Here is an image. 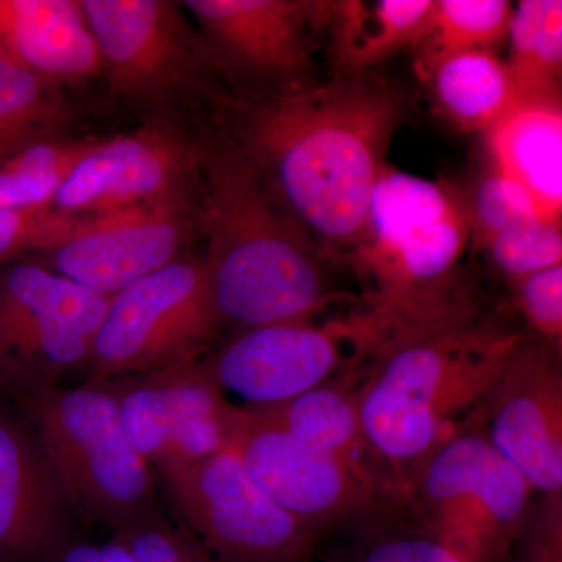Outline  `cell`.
<instances>
[{
    "mask_svg": "<svg viewBox=\"0 0 562 562\" xmlns=\"http://www.w3.org/2000/svg\"><path fill=\"white\" fill-rule=\"evenodd\" d=\"M483 249L512 281L562 265L561 222L543 217L525 222L495 236Z\"/></svg>",
    "mask_w": 562,
    "mask_h": 562,
    "instance_id": "27",
    "label": "cell"
},
{
    "mask_svg": "<svg viewBox=\"0 0 562 562\" xmlns=\"http://www.w3.org/2000/svg\"><path fill=\"white\" fill-rule=\"evenodd\" d=\"M490 162L530 192L547 220L561 222V101H519L484 133Z\"/></svg>",
    "mask_w": 562,
    "mask_h": 562,
    "instance_id": "20",
    "label": "cell"
},
{
    "mask_svg": "<svg viewBox=\"0 0 562 562\" xmlns=\"http://www.w3.org/2000/svg\"><path fill=\"white\" fill-rule=\"evenodd\" d=\"M192 217L183 191L131 209L81 216L33 261L99 294L113 295L180 260Z\"/></svg>",
    "mask_w": 562,
    "mask_h": 562,
    "instance_id": "11",
    "label": "cell"
},
{
    "mask_svg": "<svg viewBox=\"0 0 562 562\" xmlns=\"http://www.w3.org/2000/svg\"><path fill=\"white\" fill-rule=\"evenodd\" d=\"M406 494L425 532L468 562H506L535 506V490L483 428H458L420 465Z\"/></svg>",
    "mask_w": 562,
    "mask_h": 562,
    "instance_id": "6",
    "label": "cell"
},
{
    "mask_svg": "<svg viewBox=\"0 0 562 562\" xmlns=\"http://www.w3.org/2000/svg\"><path fill=\"white\" fill-rule=\"evenodd\" d=\"M514 5L508 0H435L414 49L419 58L461 52H494L508 40Z\"/></svg>",
    "mask_w": 562,
    "mask_h": 562,
    "instance_id": "25",
    "label": "cell"
},
{
    "mask_svg": "<svg viewBox=\"0 0 562 562\" xmlns=\"http://www.w3.org/2000/svg\"><path fill=\"white\" fill-rule=\"evenodd\" d=\"M514 302L535 336L561 349L562 265L513 280Z\"/></svg>",
    "mask_w": 562,
    "mask_h": 562,
    "instance_id": "28",
    "label": "cell"
},
{
    "mask_svg": "<svg viewBox=\"0 0 562 562\" xmlns=\"http://www.w3.org/2000/svg\"><path fill=\"white\" fill-rule=\"evenodd\" d=\"M52 562H135L120 536L110 541L88 543L72 541Z\"/></svg>",
    "mask_w": 562,
    "mask_h": 562,
    "instance_id": "37",
    "label": "cell"
},
{
    "mask_svg": "<svg viewBox=\"0 0 562 562\" xmlns=\"http://www.w3.org/2000/svg\"><path fill=\"white\" fill-rule=\"evenodd\" d=\"M114 535L135 562H213L190 531L173 527L160 512Z\"/></svg>",
    "mask_w": 562,
    "mask_h": 562,
    "instance_id": "30",
    "label": "cell"
},
{
    "mask_svg": "<svg viewBox=\"0 0 562 562\" xmlns=\"http://www.w3.org/2000/svg\"><path fill=\"white\" fill-rule=\"evenodd\" d=\"M480 408L492 446L535 492L562 494V373L557 349L536 338L516 342Z\"/></svg>",
    "mask_w": 562,
    "mask_h": 562,
    "instance_id": "15",
    "label": "cell"
},
{
    "mask_svg": "<svg viewBox=\"0 0 562 562\" xmlns=\"http://www.w3.org/2000/svg\"><path fill=\"white\" fill-rule=\"evenodd\" d=\"M198 220L221 324L243 330L313 321L336 299L324 250L273 194L239 143L203 150Z\"/></svg>",
    "mask_w": 562,
    "mask_h": 562,
    "instance_id": "2",
    "label": "cell"
},
{
    "mask_svg": "<svg viewBox=\"0 0 562 562\" xmlns=\"http://www.w3.org/2000/svg\"><path fill=\"white\" fill-rule=\"evenodd\" d=\"M244 408L283 428L299 441L373 473L364 461L369 449L362 435L357 391H350L338 379L279 405Z\"/></svg>",
    "mask_w": 562,
    "mask_h": 562,
    "instance_id": "23",
    "label": "cell"
},
{
    "mask_svg": "<svg viewBox=\"0 0 562 562\" xmlns=\"http://www.w3.org/2000/svg\"><path fill=\"white\" fill-rule=\"evenodd\" d=\"M439 113L454 127L490 132L517 102L506 63L494 52H461L419 58Z\"/></svg>",
    "mask_w": 562,
    "mask_h": 562,
    "instance_id": "22",
    "label": "cell"
},
{
    "mask_svg": "<svg viewBox=\"0 0 562 562\" xmlns=\"http://www.w3.org/2000/svg\"><path fill=\"white\" fill-rule=\"evenodd\" d=\"M520 338L469 312L398 333L369 351L373 362L357 390L362 435L406 492L420 465L460 428L462 414L482 406Z\"/></svg>",
    "mask_w": 562,
    "mask_h": 562,
    "instance_id": "3",
    "label": "cell"
},
{
    "mask_svg": "<svg viewBox=\"0 0 562 562\" xmlns=\"http://www.w3.org/2000/svg\"><path fill=\"white\" fill-rule=\"evenodd\" d=\"M102 139H44L25 147L3 162L0 168L33 173V176L57 177L66 180Z\"/></svg>",
    "mask_w": 562,
    "mask_h": 562,
    "instance_id": "32",
    "label": "cell"
},
{
    "mask_svg": "<svg viewBox=\"0 0 562 562\" xmlns=\"http://www.w3.org/2000/svg\"><path fill=\"white\" fill-rule=\"evenodd\" d=\"M358 562H468L427 532L392 536L373 543Z\"/></svg>",
    "mask_w": 562,
    "mask_h": 562,
    "instance_id": "35",
    "label": "cell"
},
{
    "mask_svg": "<svg viewBox=\"0 0 562 562\" xmlns=\"http://www.w3.org/2000/svg\"><path fill=\"white\" fill-rule=\"evenodd\" d=\"M346 342L353 344L350 319L281 322L243 330L198 366L224 394L231 392L246 401L244 406L260 408L336 379Z\"/></svg>",
    "mask_w": 562,
    "mask_h": 562,
    "instance_id": "16",
    "label": "cell"
},
{
    "mask_svg": "<svg viewBox=\"0 0 562 562\" xmlns=\"http://www.w3.org/2000/svg\"><path fill=\"white\" fill-rule=\"evenodd\" d=\"M236 133L281 205L324 254L360 241L405 92L372 70L236 103Z\"/></svg>",
    "mask_w": 562,
    "mask_h": 562,
    "instance_id": "1",
    "label": "cell"
},
{
    "mask_svg": "<svg viewBox=\"0 0 562 562\" xmlns=\"http://www.w3.org/2000/svg\"><path fill=\"white\" fill-rule=\"evenodd\" d=\"M221 65L276 92L314 87L317 35L327 31L333 2L312 0H187ZM203 43V44H205Z\"/></svg>",
    "mask_w": 562,
    "mask_h": 562,
    "instance_id": "13",
    "label": "cell"
},
{
    "mask_svg": "<svg viewBox=\"0 0 562 562\" xmlns=\"http://www.w3.org/2000/svg\"><path fill=\"white\" fill-rule=\"evenodd\" d=\"M542 7L543 0H522L514 7L508 32L509 58L505 63L513 79L517 101L527 98L530 90Z\"/></svg>",
    "mask_w": 562,
    "mask_h": 562,
    "instance_id": "33",
    "label": "cell"
},
{
    "mask_svg": "<svg viewBox=\"0 0 562 562\" xmlns=\"http://www.w3.org/2000/svg\"><path fill=\"white\" fill-rule=\"evenodd\" d=\"M63 183L57 177L33 176L0 168V211H20L49 205Z\"/></svg>",
    "mask_w": 562,
    "mask_h": 562,
    "instance_id": "36",
    "label": "cell"
},
{
    "mask_svg": "<svg viewBox=\"0 0 562 562\" xmlns=\"http://www.w3.org/2000/svg\"><path fill=\"white\" fill-rule=\"evenodd\" d=\"M520 538L522 562H562V494L542 495Z\"/></svg>",
    "mask_w": 562,
    "mask_h": 562,
    "instance_id": "34",
    "label": "cell"
},
{
    "mask_svg": "<svg viewBox=\"0 0 562 562\" xmlns=\"http://www.w3.org/2000/svg\"><path fill=\"white\" fill-rule=\"evenodd\" d=\"M231 447L254 483L281 509L316 531L371 509L375 475L255 416L238 406Z\"/></svg>",
    "mask_w": 562,
    "mask_h": 562,
    "instance_id": "12",
    "label": "cell"
},
{
    "mask_svg": "<svg viewBox=\"0 0 562 562\" xmlns=\"http://www.w3.org/2000/svg\"><path fill=\"white\" fill-rule=\"evenodd\" d=\"M435 0L333 2L331 58L336 76L368 72L406 47H416Z\"/></svg>",
    "mask_w": 562,
    "mask_h": 562,
    "instance_id": "21",
    "label": "cell"
},
{
    "mask_svg": "<svg viewBox=\"0 0 562 562\" xmlns=\"http://www.w3.org/2000/svg\"><path fill=\"white\" fill-rule=\"evenodd\" d=\"M462 198L468 210L472 241L480 247L516 225L539 217L547 220L530 192L491 162L473 181L471 190L462 191Z\"/></svg>",
    "mask_w": 562,
    "mask_h": 562,
    "instance_id": "26",
    "label": "cell"
},
{
    "mask_svg": "<svg viewBox=\"0 0 562 562\" xmlns=\"http://www.w3.org/2000/svg\"><path fill=\"white\" fill-rule=\"evenodd\" d=\"M9 403L31 425L74 516L117 532L160 512L157 472L133 447L105 383L50 387Z\"/></svg>",
    "mask_w": 562,
    "mask_h": 562,
    "instance_id": "5",
    "label": "cell"
},
{
    "mask_svg": "<svg viewBox=\"0 0 562 562\" xmlns=\"http://www.w3.org/2000/svg\"><path fill=\"white\" fill-rule=\"evenodd\" d=\"M161 482L213 562H305L312 554L314 531L254 483L231 446Z\"/></svg>",
    "mask_w": 562,
    "mask_h": 562,
    "instance_id": "9",
    "label": "cell"
},
{
    "mask_svg": "<svg viewBox=\"0 0 562 562\" xmlns=\"http://www.w3.org/2000/svg\"><path fill=\"white\" fill-rule=\"evenodd\" d=\"M110 302L33 260L0 266V401L87 372Z\"/></svg>",
    "mask_w": 562,
    "mask_h": 562,
    "instance_id": "7",
    "label": "cell"
},
{
    "mask_svg": "<svg viewBox=\"0 0 562 562\" xmlns=\"http://www.w3.org/2000/svg\"><path fill=\"white\" fill-rule=\"evenodd\" d=\"M471 239L461 190L384 166L346 255L369 283V308L353 317L358 350L472 312L458 279Z\"/></svg>",
    "mask_w": 562,
    "mask_h": 562,
    "instance_id": "4",
    "label": "cell"
},
{
    "mask_svg": "<svg viewBox=\"0 0 562 562\" xmlns=\"http://www.w3.org/2000/svg\"><path fill=\"white\" fill-rule=\"evenodd\" d=\"M120 405L136 452L160 475H176L231 446L238 406L198 361L103 382Z\"/></svg>",
    "mask_w": 562,
    "mask_h": 562,
    "instance_id": "10",
    "label": "cell"
},
{
    "mask_svg": "<svg viewBox=\"0 0 562 562\" xmlns=\"http://www.w3.org/2000/svg\"><path fill=\"white\" fill-rule=\"evenodd\" d=\"M221 325L202 258H180L111 297L83 383L192 364Z\"/></svg>",
    "mask_w": 562,
    "mask_h": 562,
    "instance_id": "8",
    "label": "cell"
},
{
    "mask_svg": "<svg viewBox=\"0 0 562 562\" xmlns=\"http://www.w3.org/2000/svg\"><path fill=\"white\" fill-rule=\"evenodd\" d=\"M74 513L29 422L0 401V562H52Z\"/></svg>",
    "mask_w": 562,
    "mask_h": 562,
    "instance_id": "18",
    "label": "cell"
},
{
    "mask_svg": "<svg viewBox=\"0 0 562 562\" xmlns=\"http://www.w3.org/2000/svg\"><path fill=\"white\" fill-rule=\"evenodd\" d=\"M201 161L202 150L160 131L102 139L66 177L49 205L70 216H95L158 201L183 191Z\"/></svg>",
    "mask_w": 562,
    "mask_h": 562,
    "instance_id": "17",
    "label": "cell"
},
{
    "mask_svg": "<svg viewBox=\"0 0 562 562\" xmlns=\"http://www.w3.org/2000/svg\"><path fill=\"white\" fill-rule=\"evenodd\" d=\"M561 74L562 2L543 0L530 90L522 101H561Z\"/></svg>",
    "mask_w": 562,
    "mask_h": 562,
    "instance_id": "31",
    "label": "cell"
},
{
    "mask_svg": "<svg viewBox=\"0 0 562 562\" xmlns=\"http://www.w3.org/2000/svg\"><path fill=\"white\" fill-rule=\"evenodd\" d=\"M54 87L0 57V166L25 147L54 138L50 133L66 120Z\"/></svg>",
    "mask_w": 562,
    "mask_h": 562,
    "instance_id": "24",
    "label": "cell"
},
{
    "mask_svg": "<svg viewBox=\"0 0 562 562\" xmlns=\"http://www.w3.org/2000/svg\"><path fill=\"white\" fill-rule=\"evenodd\" d=\"M0 57L52 85L102 74L77 0H0Z\"/></svg>",
    "mask_w": 562,
    "mask_h": 562,
    "instance_id": "19",
    "label": "cell"
},
{
    "mask_svg": "<svg viewBox=\"0 0 562 562\" xmlns=\"http://www.w3.org/2000/svg\"><path fill=\"white\" fill-rule=\"evenodd\" d=\"M81 216L58 213L50 205L20 211H0V266L35 254L57 243Z\"/></svg>",
    "mask_w": 562,
    "mask_h": 562,
    "instance_id": "29",
    "label": "cell"
},
{
    "mask_svg": "<svg viewBox=\"0 0 562 562\" xmlns=\"http://www.w3.org/2000/svg\"><path fill=\"white\" fill-rule=\"evenodd\" d=\"M111 95L168 98L201 80L205 52L171 2L81 0Z\"/></svg>",
    "mask_w": 562,
    "mask_h": 562,
    "instance_id": "14",
    "label": "cell"
}]
</instances>
